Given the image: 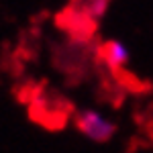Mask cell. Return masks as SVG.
<instances>
[{"label":"cell","instance_id":"obj_1","mask_svg":"<svg viewBox=\"0 0 153 153\" xmlns=\"http://www.w3.org/2000/svg\"><path fill=\"white\" fill-rule=\"evenodd\" d=\"M98 37L92 41L65 39L63 43L53 45V65L57 68L70 84H80L94 71V61L98 55Z\"/></svg>","mask_w":153,"mask_h":153},{"label":"cell","instance_id":"obj_2","mask_svg":"<svg viewBox=\"0 0 153 153\" xmlns=\"http://www.w3.org/2000/svg\"><path fill=\"white\" fill-rule=\"evenodd\" d=\"M74 112L76 108L71 100H68L59 90L49 88L47 82H43L39 94L29 104V117L33 118V123L45 127L47 131H61L74 117Z\"/></svg>","mask_w":153,"mask_h":153},{"label":"cell","instance_id":"obj_3","mask_svg":"<svg viewBox=\"0 0 153 153\" xmlns=\"http://www.w3.org/2000/svg\"><path fill=\"white\" fill-rule=\"evenodd\" d=\"M74 127L82 133L84 137H88L94 143H106L117 135V125L106 120L102 114H98L92 108H84L74 112Z\"/></svg>","mask_w":153,"mask_h":153},{"label":"cell","instance_id":"obj_4","mask_svg":"<svg viewBox=\"0 0 153 153\" xmlns=\"http://www.w3.org/2000/svg\"><path fill=\"white\" fill-rule=\"evenodd\" d=\"M55 25L68 35V39H76V41H92L98 33L96 19L76 8H65L63 12H59L55 16Z\"/></svg>","mask_w":153,"mask_h":153},{"label":"cell","instance_id":"obj_5","mask_svg":"<svg viewBox=\"0 0 153 153\" xmlns=\"http://www.w3.org/2000/svg\"><path fill=\"white\" fill-rule=\"evenodd\" d=\"M98 55L108 63L110 70H118V68H125L129 63V51L123 43L118 41H106L100 43L98 47Z\"/></svg>","mask_w":153,"mask_h":153},{"label":"cell","instance_id":"obj_6","mask_svg":"<svg viewBox=\"0 0 153 153\" xmlns=\"http://www.w3.org/2000/svg\"><path fill=\"white\" fill-rule=\"evenodd\" d=\"M110 0H74L70 8H76V10L84 12V14H90L92 19H98L102 16L108 6Z\"/></svg>","mask_w":153,"mask_h":153}]
</instances>
